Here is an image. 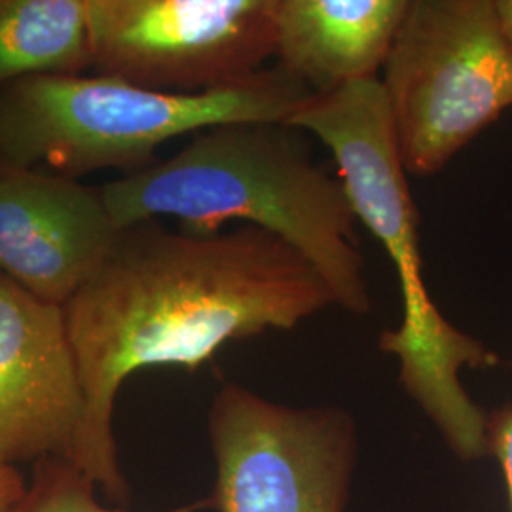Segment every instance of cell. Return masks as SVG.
<instances>
[{
  "label": "cell",
  "mask_w": 512,
  "mask_h": 512,
  "mask_svg": "<svg viewBox=\"0 0 512 512\" xmlns=\"http://www.w3.org/2000/svg\"><path fill=\"white\" fill-rule=\"evenodd\" d=\"M329 306L334 296L310 260L262 228L194 234L160 220L120 228L99 270L63 306L84 389L69 463L128 503L112 412L131 374L196 372L230 342L294 329Z\"/></svg>",
  "instance_id": "cell-1"
},
{
  "label": "cell",
  "mask_w": 512,
  "mask_h": 512,
  "mask_svg": "<svg viewBox=\"0 0 512 512\" xmlns=\"http://www.w3.org/2000/svg\"><path fill=\"white\" fill-rule=\"evenodd\" d=\"M114 222L177 219L215 234L228 222L262 228L308 258L334 304L372 311L357 215L340 177L315 164L287 122H238L200 131L175 156L101 186Z\"/></svg>",
  "instance_id": "cell-2"
},
{
  "label": "cell",
  "mask_w": 512,
  "mask_h": 512,
  "mask_svg": "<svg viewBox=\"0 0 512 512\" xmlns=\"http://www.w3.org/2000/svg\"><path fill=\"white\" fill-rule=\"evenodd\" d=\"M289 126L323 141L340 169L359 222L391 258L403 298L399 329L380 334V349L399 359V382L463 461L488 456L486 412L461 384V368L499 365L480 340L454 327L423 279L420 213L412 198L380 78L330 95H310Z\"/></svg>",
  "instance_id": "cell-3"
},
{
  "label": "cell",
  "mask_w": 512,
  "mask_h": 512,
  "mask_svg": "<svg viewBox=\"0 0 512 512\" xmlns=\"http://www.w3.org/2000/svg\"><path fill=\"white\" fill-rule=\"evenodd\" d=\"M311 92L283 69L205 93L152 92L109 76H33L0 88V162L78 179L137 173L186 133L287 122Z\"/></svg>",
  "instance_id": "cell-4"
},
{
  "label": "cell",
  "mask_w": 512,
  "mask_h": 512,
  "mask_svg": "<svg viewBox=\"0 0 512 512\" xmlns=\"http://www.w3.org/2000/svg\"><path fill=\"white\" fill-rule=\"evenodd\" d=\"M380 82L406 173H439L512 107L495 0H410Z\"/></svg>",
  "instance_id": "cell-5"
},
{
  "label": "cell",
  "mask_w": 512,
  "mask_h": 512,
  "mask_svg": "<svg viewBox=\"0 0 512 512\" xmlns=\"http://www.w3.org/2000/svg\"><path fill=\"white\" fill-rule=\"evenodd\" d=\"M219 512H344L357 463V429L336 406L291 408L238 384L209 408Z\"/></svg>",
  "instance_id": "cell-6"
},
{
  "label": "cell",
  "mask_w": 512,
  "mask_h": 512,
  "mask_svg": "<svg viewBox=\"0 0 512 512\" xmlns=\"http://www.w3.org/2000/svg\"><path fill=\"white\" fill-rule=\"evenodd\" d=\"M275 0H90L93 71L152 92L238 86L274 57Z\"/></svg>",
  "instance_id": "cell-7"
},
{
  "label": "cell",
  "mask_w": 512,
  "mask_h": 512,
  "mask_svg": "<svg viewBox=\"0 0 512 512\" xmlns=\"http://www.w3.org/2000/svg\"><path fill=\"white\" fill-rule=\"evenodd\" d=\"M84 389L63 306L0 275V465L71 458Z\"/></svg>",
  "instance_id": "cell-8"
},
{
  "label": "cell",
  "mask_w": 512,
  "mask_h": 512,
  "mask_svg": "<svg viewBox=\"0 0 512 512\" xmlns=\"http://www.w3.org/2000/svg\"><path fill=\"white\" fill-rule=\"evenodd\" d=\"M101 188L38 167L0 162V275L65 306L118 238Z\"/></svg>",
  "instance_id": "cell-9"
},
{
  "label": "cell",
  "mask_w": 512,
  "mask_h": 512,
  "mask_svg": "<svg viewBox=\"0 0 512 512\" xmlns=\"http://www.w3.org/2000/svg\"><path fill=\"white\" fill-rule=\"evenodd\" d=\"M410 0H275L274 57L311 95L378 80Z\"/></svg>",
  "instance_id": "cell-10"
},
{
  "label": "cell",
  "mask_w": 512,
  "mask_h": 512,
  "mask_svg": "<svg viewBox=\"0 0 512 512\" xmlns=\"http://www.w3.org/2000/svg\"><path fill=\"white\" fill-rule=\"evenodd\" d=\"M93 69L90 0H0V88Z\"/></svg>",
  "instance_id": "cell-11"
},
{
  "label": "cell",
  "mask_w": 512,
  "mask_h": 512,
  "mask_svg": "<svg viewBox=\"0 0 512 512\" xmlns=\"http://www.w3.org/2000/svg\"><path fill=\"white\" fill-rule=\"evenodd\" d=\"M92 480L67 459H42L35 465L33 480L25 494L4 512H124L103 507L93 495ZM207 503L179 507L167 512H194Z\"/></svg>",
  "instance_id": "cell-12"
},
{
  "label": "cell",
  "mask_w": 512,
  "mask_h": 512,
  "mask_svg": "<svg viewBox=\"0 0 512 512\" xmlns=\"http://www.w3.org/2000/svg\"><path fill=\"white\" fill-rule=\"evenodd\" d=\"M486 440L488 454H492L499 461L505 476L512 512V403L486 412Z\"/></svg>",
  "instance_id": "cell-13"
},
{
  "label": "cell",
  "mask_w": 512,
  "mask_h": 512,
  "mask_svg": "<svg viewBox=\"0 0 512 512\" xmlns=\"http://www.w3.org/2000/svg\"><path fill=\"white\" fill-rule=\"evenodd\" d=\"M27 484L19 475L16 467L0 465V512L6 511L12 503H16L25 494Z\"/></svg>",
  "instance_id": "cell-14"
},
{
  "label": "cell",
  "mask_w": 512,
  "mask_h": 512,
  "mask_svg": "<svg viewBox=\"0 0 512 512\" xmlns=\"http://www.w3.org/2000/svg\"><path fill=\"white\" fill-rule=\"evenodd\" d=\"M495 8H497V14L501 19L503 31L507 33L512 44V0H495Z\"/></svg>",
  "instance_id": "cell-15"
}]
</instances>
